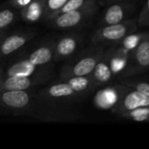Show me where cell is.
I'll list each match as a JSON object with an SVG mask.
<instances>
[{
    "instance_id": "25",
    "label": "cell",
    "mask_w": 149,
    "mask_h": 149,
    "mask_svg": "<svg viewBox=\"0 0 149 149\" xmlns=\"http://www.w3.org/2000/svg\"><path fill=\"white\" fill-rule=\"evenodd\" d=\"M4 36H5V34H4L3 31H0V40H1L3 38H4Z\"/></svg>"
},
{
    "instance_id": "26",
    "label": "cell",
    "mask_w": 149,
    "mask_h": 149,
    "mask_svg": "<svg viewBox=\"0 0 149 149\" xmlns=\"http://www.w3.org/2000/svg\"></svg>"
},
{
    "instance_id": "10",
    "label": "cell",
    "mask_w": 149,
    "mask_h": 149,
    "mask_svg": "<svg viewBox=\"0 0 149 149\" xmlns=\"http://www.w3.org/2000/svg\"><path fill=\"white\" fill-rule=\"evenodd\" d=\"M140 107H149V96L128 88L113 111L120 115L122 113L135 109Z\"/></svg>"
},
{
    "instance_id": "22",
    "label": "cell",
    "mask_w": 149,
    "mask_h": 149,
    "mask_svg": "<svg viewBox=\"0 0 149 149\" xmlns=\"http://www.w3.org/2000/svg\"><path fill=\"white\" fill-rule=\"evenodd\" d=\"M93 1H95V0H68L65 4L53 16H58L59 14H62L64 12H67V11H70V10H76V9H79ZM52 18V17H51Z\"/></svg>"
},
{
    "instance_id": "7",
    "label": "cell",
    "mask_w": 149,
    "mask_h": 149,
    "mask_svg": "<svg viewBox=\"0 0 149 149\" xmlns=\"http://www.w3.org/2000/svg\"><path fill=\"white\" fill-rule=\"evenodd\" d=\"M83 44V36L77 33H72L60 38L55 42L53 60L60 61L69 59L78 52Z\"/></svg>"
},
{
    "instance_id": "4",
    "label": "cell",
    "mask_w": 149,
    "mask_h": 149,
    "mask_svg": "<svg viewBox=\"0 0 149 149\" xmlns=\"http://www.w3.org/2000/svg\"><path fill=\"white\" fill-rule=\"evenodd\" d=\"M138 29L136 17H132L118 24L100 26L91 38V42L93 45H113L127 35L136 32Z\"/></svg>"
},
{
    "instance_id": "11",
    "label": "cell",
    "mask_w": 149,
    "mask_h": 149,
    "mask_svg": "<svg viewBox=\"0 0 149 149\" xmlns=\"http://www.w3.org/2000/svg\"><path fill=\"white\" fill-rule=\"evenodd\" d=\"M44 80L45 77L38 73L31 76L6 77L0 79V90H28Z\"/></svg>"
},
{
    "instance_id": "6",
    "label": "cell",
    "mask_w": 149,
    "mask_h": 149,
    "mask_svg": "<svg viewBox=\"0 0 149 149\" xmlns=\"http://www.w3.org/2000/svg\"><path fill=\"white\" fill-rule=\"evenodd\" d=\"M149 65V38L147 33L139 44L130 52L127 65L121 74L122 78H129L137 73L148 71Z\"/></svg>"
},
{
    "instance_id": "2",
    "label": "cell",
    "mask_w": 149,
    "mask_h": 149,
    "mask_svg": "<svg viewBox=\"0 0 149 149\" xmlns=\"http://www.w3.org/2000/svg\"><path fill=\"white\" fill-rule=\"evenodd\" d=\"M94 86L91 74L73 77L65 82L51 85L43 90L42 96L54 100H72L89 92Z\"/></svg>"
},
{
    "instance_id": "16",
    "label": "cell",
    "mask_w": 149,
    "mask_h": 149,
    "mask_svg": "<svg viewBox=\"0 0 149 149\" xmlns=\"http://www.w3.org/2000/svg\"><path fill=\"white\" fill-rule=\"evenodd\" d=\"M39 66L34 65L31 64L26 58L18 60L13 64H11L8 69L6 70L5 75L6 77H12V76H31L36 74L37 69Z\"/></svg>"
},
{
    "instance_id": "14",
    "label": "cell",
    "mask_w": 149,
    "mask_h": 149,
    "mask_svg": "<svg viewBox=\"0 0 149 149\" xmlns=\"http://www.w3.org/2000/svg\"><path fill=\"white\" fill-rule=\"evenodd\" d=\"M91 76L95 86L107 84L110 82L114 77V75L111 71L107 56L105 54V51L103 52L101 58L98 61L93 71L92 72Z\"/></svg>"
},
{
    "instance_id": "17",
    "label": "cell",
    "mask_w": 149,
    "mask_h": 149,
    "mask_svg": "<svg viewBox=\"0 0 149 149\" xmlns=\"http://www.w3.org/2000/svg\"><path fill=\"white\" fill-rule=\"evenodd\" d=\"M120 115L134 121L144 122L148 120L149 119V107H140L135 109L122 113Z\"/></svg>"
},
{
    "instance_id": "5",
    "label": "cell",
    "mask_w": 149,
    "mask_h": 149,
    "mask_svg": "<svg viewBox=\"0 0 149 149\" xmlns=\"http://www.w3.org/2000/svg\"><path fill=\"white\" fill-rule=\"evenodd\" d=\"M142 3L143 0H125L110 3L107 4L98 24L99 26L113 24L134 17Z\"/></svg>"
},
{
    "instance_id": "8",
    "label": "cell",
    "mask_w": 149,
    "mask_h": 149,
    "mask_svg": "<svg viewBox=\"0 0 149 149\" xmlns=\"http://www.w3.org/2000/svg\"><path fill=\"white\" fill-rule=\"evenodd\" d=\"M32 95L27 90H0V107L11 110H24L32 102Z\"/></svg>"
},
{
    "instance_id": "24",
    "label": "cell",
    "mask_w": 149,
    "mask_h": 149,
    "mask_svg": "<svg viewBox=\"0 0 149 149\" xmlns=\"http://www.w3.org/2000/svg\"><path fill=\"white\" fill-rule=\"evenodd\" d=\"M104 4H108L110 3H113V2H116V1H125V0H100Z\"/></svg>"
},
{
    "instance_id": "19",
    "label": "cell",
    "mask_w": 149,
    "mask_h": 149,
    "mask_svg": "<svg viewBox=\"0 0 149 149\" xmlns=\"http://www.w3.org/2000/svg\"><path fill=\"white\" fill-rule=\"evenodd\" d=\"M68 0H45L44 19L48 20L52 17Z\"/></svg>"
},
{
    "instance_id": "18",
    "label": "cell",
    "mask_w": 149,
    "mask_h": 149,
    "mask_svg": "<svg viewBox=\"0 0 149 149\" xmlns=\"http://www.w3.org/2000/svg\"><path fill=\"white\" fill-rule=\"evenodd\" d=\"M120 83L128 88L138 91L147 96H149V84L146 80H142L141 79H128L127 78H126V79L121 80Z\"/></svg>"
},
{
    "instance_id": "9",
    "label": "cell",
    "mask_w": 149,
    "mask_h": 149,
    "mask_svg": "<svg viewBox=\"0 0 149 149\" xmlns=\"http://www.w3.org/2000/svg\"><path fill=\"white\" fill-rule=\"evenodd\" d=\"M128 87L121 86H112L102 88L94 97V104L100 109H113Z\"/></svg>"
},
{
    "instance_id": "3",
    "label": "cell",
    "mask_w": 149,
    "mask_h": 149,
    "mask_svg": "<svg viewBox=\"0 0 149 149\" xmlns=\"http://www.w3.org/2000/svg\"><path fill=\"white\" fill-rule=\"evenodd\" d=\"M99 10L98 0L93 1L79 9L64 12L48 19L50 25L58 29H74L86 25L96 15Z\"/></svg>"
},
{
    "instance_id": "12",
    "label": "cell",
    "mask_w": 149,
    "mask_h": 149,
    "mask_svg": "<svg viewBox=\"0 0 149 149\" xmlns=\"http://www.w3.org/2000/svg\"><path fill=\"white\" fill-rule=\"evenodd\" d=\"M34 32H20L3 38L0 40V58L8 56L24 46L30 39L35 37Z\"/></svg>"
},
{
    "instance_id": "21",
    "label": "cell",
    "mask_w": 149,
    "mask_h": 149,
    "mask_svg": "<svg viewBox=\"0 0 149 149\" xmlns=\"http://www.w3.org/2000/svg\"><path fill=\"white\" fill-rule=\"evenodd\" d=\"M142 7L139 12L138 17H136V22L138 28H144L149 24V3L148 0H144Z\"/></svg>"
},
{
    "instance_id": "23",
    "label": "cell",
    "mask_w": 149,
    "mask_h": 149,
    "mask_svg": "<svg viewBox=\"0 0 149 149\" xmlns=\"http://www.w3.org/2000/svg\"><path fill=\"white\" fill-rule=\"evenodd\" d=\"M31 1L32 0H10V4L16 10H20L21 8L30 3Z\"/></svg>"
},
{
    "instance_id": "20",
    "label": "cell",
    "mask_w": 149,
    "mask_h": 149,
    "mask_svg": "<svg viewBox=\"0 0 149 149\" xmlns=\"http://www.w3.org/2000/svg\"><path fill=\"white\" fill-rule=\"evenodd\" d=\"M15 10L3 9L0 10V30L4 29L15 21L17 14Z\"/></svg>"
},
{
    "instance_id": "13",
    "label": "cell",
    "mask_w": 149,
    "mask_h": 149,
    "mask_svg": "<svg viewBox=\"0 0 149 149\" xmlns=\"http://www.w3.org/2000/svg\"><path fill=\"white\" fill-rule=\"evenodd\" d=\"M55 41L44 44L34 50L26 59L32 65L37 66H43L52 60H53Z\"/></svg>"
},
{
    "instance_id": "1",
    "label": "cell",
    "mask_w": 149,
    "mask_h": 149,
    "mask_svg": "<svg viewBox=\"0 0 149 149\" xmlns=\"http://www.w3.org/2000/svg\"><path fill=\"white\" fill-rule=\"evenodd\" d=\"M105 45H93L86 51L79 52L73 58H71L60 71V78L64 80L73 77L86 76L92 73L96 64L101 58L105 51Z\"/></svg>"
},
{
    "instance_id": "15",
    "label": "cell",
    "mask_w": 149,
    "mask_h": 149,
    "mask_svg": "<svg viewBox=\"0 0 149 149\" xmlns=\"http://www.w3.org/2000/svg\"><path fill=\"white\" fill-rule=\"evenodd\" d=\"M45 0H32L30 3L20 9V15L24 20L29 23H34L45 16Z\"/></svg>"
}]
</instances>
